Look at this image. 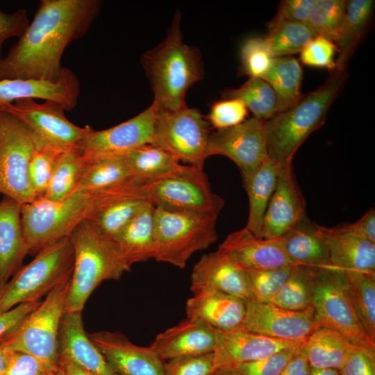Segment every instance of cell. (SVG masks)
I'll use <instances>...</instances> for the list:
<instances>
[{
  "label": "cell",
  "instance_id": "cell-1",
  "mask_svg": "<svg viewBox=\"0 0 375 375\" xmlns=\"http://www.w3.org/2000/svg\"><path fill=\"white\" fill-rule=\"evenodd\" d=\"M99 0H42L29 26L0 61V80L57 82L62 56L87 33L98 15Z\"/></svg>",
  "mask_w": 375,
  "mask_h": 375
},
{
  "label": "cell",
  "instance_id": "cell-2",
  "mask_svg": "<svg viewBox=\"0 0 375 375\" xmlns=\"http://www.w3.org/2000/svg\"><path fill=\"white\" fill-rule=\"evenodd\" d=\"M135 180L98 190H82L58 201L42 198L22 206V224L30 253L67 237L81 222L112 203L142 193Z\"/></svg>",
  "mask_w": 375,
  "mask_h": 375
},
{
  "label": "cell",
  "instance_id": "cell-3",
  "mask_svg": "<svg viewBox=\"0 0 375 375\" xmlns=\"http://www.w3.org/2000/svg\"><path fill=\"white\" fill-rule=\"evenodd\" d=\"M181 15L176 13L162 42L141 58L153 103L159 110H176L185 106L186 92L204 75L199 49L183 41Z\"/></svg>",
  "mask_w": 375,
  "mask_h": 375
},
{
  "label": "cell",
  "instance_id": "cell-4",
  "mask_svg": "<svg viewBox=\"0 0 375 375\" xmlns=\"http://www.w3.org/2000/svg\"><path fill=\"white\" fill-rule=\"evenodd\" d=\"M346 77L344 70L331 71L322 86L265 121L269 157L281 165L292 162L301 144L324 124Z\"/></svg>",
  "mask_w": 375,
  "mask_h": 375
},
{
  "label": "cell",
  "instance_id": "cell-5",
  "mask_svg": "<svg viewBox=\"0 0 375 375\" xmlns=\"http://www.w3.org/2000/svg\"><path fill=\"white\" fill-rule=\"evenodd\" d=\"M74 249V267L66 312H82L94 290L103 281L117 280L131 267L119 256L113 242L103 237L88 221L69 235Z\"/></svg>",
  "mask_w": 375,
  "mask_h": 375
},
{
  "label": "cell",
  "instance_id": "cell-6",
  "mask_svg": "<svg viewBox=\"0 0 375 375\" xmlns=\"http://www.w3.org/2000/svg\"><path fill=\"white\" fill-rule=\"evenodd\" d=\"M74 249L69 236L42 247L0 290V313L24 303L35 302L72 276Z\"/></svg>",
  "mask_w": 375,
  "mask_h": 375
},
{
  "label": "cell",
  "instance_id": "cell-7",
  "mask_svg": "<svg viewBox=\"0 0 375 375\" xmlns=\"http://www.w3.org/2000/svg\"><path fill=\"white\" fill-rule=\"evenodd\" d=\"M217 217L155 207L153 258L183 269L193 253L217 240Z\"/></svg>",
  "mask_w": 375,
  "mask_h": 375
},
{
  "label": "cell",
  "instance_id": "cell-8",
  "mask_svg": "<svg viewBox=\"0 0 375 375\" xmlns=\"http://www.w3.org/2000/svg\"><path fill=\"white\" fill-rule=\"evenodd\" d=\"M71 277L47 295L1 340L11 351L31 355L52 368L60 362L59 334Z\"/></svg>",
  "mask_w": 375,
  "mask_h": 375
},
{
  "label": "cell",
  "instance_id": "cell-9",
  "mask_svg": "<svg viewBox=\"0 0 375 375\" xmlns=\"http://www.w3.org/2000/svg\"><path fill=\"white\" fill-rule=\"evenodd\" d=\"M310 269L312 307L319 326L340 333L356 347L375 351V344L363 330L350 301L343 272L331 267Z\"/></svg>",
  "mask_w": 375,
  "mask_h": 375
},
{
  "label": "cell",
  "instance_id": "cell-10",
  "mask_svg": "<svg viewBox=\"0 0 375 375\" xmlns=\"http://www.w3.org/2000/svg\"><path fill=\"white\" fill-rule=\"evenodd\" d=\"M142 188L155 207L218 215L224 206V199L212 192L203 167L191 165L146 181Z\"/></svg>",
  "mask_w": 375,
  "mask_h": 375
},
{
  "label": "cell",
  "instance_id": "cell-11",
  "mask_svg": "<svg viewBox=\"0 0 375 375\" xmlns=\"http://www.w3.org/2000/svg\"><path fill=\"white\" fill-rule=\"evenodd\" d=\"M36 148L28 126L11 113L0 110V193L22 205L36 200L28 179Z\"/></svg>",
  "mask_w": 375,
  "mask_h": 375
},
{
  "label": "cell",
  "instance_id": "cell-12",
  "mask_svg": "<svg viewBox=\"0 0 375 375\" xmlns=\"http://www.w3.org/2000/svg\"><path fill=\"white\" fill-rule=\"evenodd\" d=\"M210 133L209 122L197 109H158L151 144L179 162L203 167Z\"/></svg>",
  "mask_w": 375,
  "mask_h": 375
},
{
  "label": "cell",
  "instance_id": "cell-13",
  "mask_svg": "<svg viewBox=\"0 0 375 375\" xmlns=\"http://www.w3.org/2000/svg\"><path fill=\"white\" fill-rule=\"evenodd\" d=\"M1 110L11 113L23 122L33 133L38 144L67 151L79 146L92 129L90 126H78L65 116L60 103L45 101L38 103L33 99L17 100Z\"/></svg>",
  "mask_w": 375,
  "mask_h": 375
},
{
  "label": "cell",
  "instance_id": "cell-14",
  "mask_svg": "<svg viewBox=\"0 0 375 375\" xmlns=\"http://www.w3.org/2000/svg\"><path fill=\"white\" fill-rule=\"evenodd\" d=\"M158 108L152 104L134 117L102 131L92 129L79 146L85 160L124 157L132 150L151 144Z\"/></svg>",
  "mask_w": 375,
  "mask_h": 375
},
{
  "label": "cell",
  "instance_id": "cell-15",
  "mask_svg": "<svg viewBox=\"0 0 375 375\" xmlns=\"http://www.w3.org/2000/svg\"><path fill=\"white\" fill-rule=\"evenodd\" d=\"M213 155L230 158L242 178L247 176L268 157L265 121L251 117L233 127L210 133L207 156Z\"/></svg>",
  "mask_w": 375,
  "mask_h": 375
},
{
  "label": "cell",
  "instance_id": "cell-16",
  "mask_svg": "<svg viewBox=\"0 0 375 375\" xmlns=\"http://www.w3.org/2000/svg\"><path fill=\"white\" fill-rule=\"evenodd\" d=\"M319 326L312 308L294 311L270 303L247 302L244 330L275 339L304 343Z\"/></svg>",
  "mask_w": 375,
  "mask_h": 375
},
{
  "label": "cell",
  "instance_id": "cell-17",
  "mask_svg": "<svg viewBox=\"0 0 375 375\" xmlns=\"http://www.w3.org/2000/svg\"><path fill=\"white\" fill-rule=\"evenodd\" d=\"M306 217V201L297 181L292 163L281 165L275 190L265 213L260 238H280Z\"/></svg>",
  "mask_w": 375,
  "mask_h": 375
},
{
  "label": "cell",
  "instance_id": "cell-18",
  "mask_svg": "<svg viewBox=\"0 0 375 375\" xmlns=\"http://www.w3.org/2000/svg\"><path fill=\"white\" fill-rule=\"evenodd\" d=\"M303 343L272 338L244 329H215L214 360L217 369L256 361Z\"/></svg>",
  "mask_w": 375,
  "mask_h": 375
},
{
  "label": "cell",
  "instance_id": "cell-19",
  "mask_svg": "<svg viewBox=\"0 0 375 375\" xmlns=\"http://www.w3.org/2000/svg\"><path fill=\"white\" fill-rule=\"evenodd\" d=\"M88 335L117 375H164L163 362L149 347L138 346L119 332Z\"/></svg>",
  "mask_w": 375,
  "mask_h": 375
},
{
  "label": "cell",
  "instance_id": "cell-20",
  "mask_svg": "<svg viewBox=\"0 0 375 375\" xmlns=\"http://www.w3.org/2000/svg\"><path fill=\"white\" fill-rule=\"evenodd\" d=\"M219 249L244 270L296 265L285 253L280 238H258L245 227L229 234Z\"/></svg>",
  "mask_w": 375,
  "mask_h": 375
},
{
  "label": "cell",
  "instance_id": "cell-21",
  "mask_svg": "<svg viewBox=\"0 0 375 375\" xmlns=\"http://www.w3.org/2000/svg\"><path fill=\"white\" fill-rule=\"evenodd\" d=\"M203 289H215L247 302L251 300L246 271L219 248L203 255L193 267L191 290Z\"/></svg>",
  "mask_w": 375,
  "mask_h": 375
},
{
  "label": "cell",
  "instance_id": "cell-22",
  "mask_svg": "<svg viewBox=\"0 0 375 375\" xmlns=\"http://www.w3.org/2000/svg\"><path fill=\"white\" fill-rule=\"evenodd\" d=\"M215 329L194 318L187 317L159 333L149 346L162 361L214 351Z\"/></svg>",
  "mask_w": 375,
  "mask_h": 375
},
{
  "label": "cell",
  "instance_id": "cell-23",
  "mask_svg": "<svg viewBox=\"0 0 375 375\" xmlns=\"http://www.w3.org/2000/svg\"><path fill=\"white\" fill-rule=\"evenodd\" d=\"M79 93V81L67 67H63L60 78L54 83L22 79L0 80V110L17 100L31 98L56 101L62 105L65 110L69 111L76 107Z\"/></svg>",
  "mask_w": 375,
  "mask_h": 375
},
{
  "label": "cell",
  "instance_id": "cell-24",
  "mask_svg": "<svg viewBox=\"0 0 375 375\" xmlns=\"http://www.w3.org/2000/svg\"><path fill=\"white\" fill-rule=\"evenodd\" d=\"M247 301L215 289L196 291L186 303L187 317L224 331L243 329Z\"/></svg>",
  "mask_w": 375,
  "mask_h": 375
},
{
  "label": "cell",
  "instance_id": "cell-25",
  "mask_svg": "<svg viewBox=\"0 0 375 375\" xmlns=\"http://www.w3.org/2000/svg\"><path fill=\"white\" fill-rule=\"evenodd\" d=\"M82 312H65L59 334L60 358L95 375H117L83 327Z\"/></svg>",
  "mask_w": 375,
  "mask_h": 375
},
{
  "label": "cell",
  "instance_id": "cell-26",
  "mask_svg": "<svg viewBox=\"0 0 375 375\" xmlns=\"http://www.w3.org/2000/svg\"><path fill=\"white\" fill-rule=\"evenodd\" d=\"M328 250L331 267L343 272H375V244L345 226H317Z\"/></svg>",
  "mask_w": 375,
  "mask_h": 375
},
{
  "label": "cell",
  "instance_id": "cell-27",
  "mask_svg": "<svg viewBox=\"0 0 375 375\" xmlns=\"http://www.w3.org/2000/svg\"><path fill=\"white\" fill-rule=\"evenodd\" d=\"M22 206L6 196L0 201V290L30 253L23 233Z\"/></svg>",
  "mask_w": 375,
  "mask_h": 375
},
{
  "label": "cell",
  "instance_id": "cell-28",
  "mask_svg": "<svg viewBox=\"0 0 375 375\" xmlns=\"http://www.w3.org/2000/svg\"><path fill=\"white\" fill-rule=\"evenodd\" d=\"M155 206L148 201L113 242L128 266L153 258Z\"/></svg>",
  "mask_w": 375,
  "mask_h": 375
},
{
  "label": "cell",
  "instance_id": "cell-29",
  "mask_svg": "<svg viewBox=\"0 0 375 375\" xmlns=\"http://www.w3.org/2000/svg\"><path fill=\"white\" fill-rule=\"evenodd\" d=\"M317 226L306 217L280 238L285 253L296 265L313 269L331 267L328 250Z\"/></svg>",
  "mask_w": 375,
  "mask_h": 375
},
{
  "label": "cell",
  "instance_id": "cell-30",
  "mask_svg": "<svg viewBox=\"0 0 375 375\" xmlns=\"http://www.w3.org/2000/svg\"><path fill=\"white\" fill-rule=\"evenodd\" d=\"M281 165L268 156L256 169L242 178L249 205L245 228L256 237L260 238L265 213L275 190Z\"/></svg>",
  "mask_w": 375,
  "mask_h": 375
},
{
  "label": "cell",
  "instance_id": "cell-31",
  "mask_svg": "<svg viewBox=\"0 0 375 375\" xmlns=\"http://www.w3.org/2000/svg\"><path fill=\"white\" fill-rule=\"evenodd\" d=\"M355 347L340 333L320 326L303 343V350L310 368L338 370Z\"/></svg>",
  "mask_w": 375,
  "mask_h": 375
},
{
  "label": "cell",
  "instance_id": "cell-32",
  "mask_svg": "<svg viewBox=\"0 0 375 375\" xmlns=\"http://www.w3.org/2000/svg\"><path fill=\"white\" fill-rule=\"evenodd\" d=\"M374 4L372 0H350L346 2L344 20L335 42L338 52L335 60L336 70H344L367 27Z\"/></svg>",
  "mask_w": 375,
  "mask_h": 375
},
{
  "label": "cell",
  "instance_id": "cell-33",
  "mask_svg": "<svg viewBox=\"0 0 375 375\" xmlns=\"http://www.w3.org/2000/svg\"><path fill=\"white\" fill-rule=\"evenodd\" d=\"M222 95L223 99L242 101L253 117L262 121L289 106L265 80L259 77H250L240 88L226 90Z\"/></svg>",
  "mask_w": 375,
  "mask_h": 375
},
{
  "label": "cell",
  "instance_id": "cell-34",
  "mask_svg": "<svg viewBox=\"0 0 375 375\" xmlns=\"http://www.w3.org/2000/svg\"><path fill=\"white\" fill-rule=\"evenodd\" d=\"M124 157L132 177L142 184L177 172L184 166L153 144L136 148Z\"/></svg>",
  "mask_w": 375,
  "mask_h": 375
},
{
  "label": "cell",
  "instance_id": "cell-35",
  "mask_svg": "<svg viewBox=\"0 0 375 375\" xmlns=\"http://www.w3.org/2000/svg\"><path fill=\"white\" fill-rule=\"evenodd\" d=\"M343 273L346 290L358 319L375 344V272Z\"/></svg>",
  "mask_w": 375,
  "mask_h": 375
},
{
  "label": "cell",
  "instance_id": "cell-36",
  "mask_svg": "<svg viewBox=\"0 0 375 375\" xmlns=\"http://www.w3.org/2000/svg\"><path fill=\"white\" fill-rule=\"evenodd\" d=\"M83 160V167L75 191L103 189L135 180L124 157Z\"/></svg>",
  "mask_w": 375,
  "mask_h": 375
},
{
  "label": "cell",
  "instance_id": "cell-37",
  "mask_svg": "<svg viewBox=\"0 0 375 375\" xmlns=\"http://www.w3.org/2000/svg\"><path fill=\"white\" fill-rule=\"evenodd\" d=\"M147 202L144 192L125 197L101 209L88 221L103 237L114 242Z\"/></svg>",
  "mask_w": 375,
  "mask_h": 375
},
{
  "label": "cell",
  "instance_id": "cell-38",
  "mask_svg": "<svg viewBox=\"0 0 375 375\" xmlns=\"http://www.w3.org/2000/svg\"><path fill=\"white\" fill-rule=\"evenodd\" d=\"M265 37L274 58L291 56L300 52L317 35L305 23L272 20Z\"/></svg>",
  "mask_w": 375,
  "mask_h": 375
},
{
  "label": "cell",
  "instance_id": "cell-39",
  "mask_svg": "<svg viewBox=\"0 0 375 375\" xmlns=\"http://www.w3.org/2000/svg\"><path fill=\"white\" fill-rule=\"evenodd\" d=\"M312 276L310 267L294 265L270 303L282 308L302 311L312 308Z\"/></svg>",
  "mask_w": 375,
  "mask_h": 375
},
{
  "label": "cell",
  "instance_id": "cell-40",
  "mask_svg": "<svg viewBox=\"0 0 375 375\" xmlns=\"http://www.w3.org/2000/svg\"><path fill=\"white\" fill-rule=\"evenodd\" d=\"M302 78L301 65L292 56L273 58L269 69L262 77L289 106L302 96Z\"/></svg>",
  "mask_w": 375,
  "mask_h": 375
},
{
  "label": "cell",
  "instance_id": "cell-41",
  "mask_svg": "<svg viewBox=\"0 0 375 375\" xmlns=\"http://www.w3.org/2000/svg\"><path fill=\"white\" fill-rule=\"evenodd\" d=\"M83 158L79 149L63 151L56 165L43 198L58 201L75 192L82 167Z\"/></svg>",
  "mask_w": 375,
  "mask_h": 375
},
{
  "label": "cell",
  "instance_id": "cell-42",
  "mask_svg": "<svg viewBox=\"0 0 375 375\" xmlns=\"http://www.w3.org/2000/svg\"><path fill=\"white\" fill-rule=\"evenodd\" d=\"M346 1L315 0L306 24L317 35L335 44L345 15Z\"/></svg>",
  "mask_w": 375,
  "mask_h": 375
},
{
  "label": "cell",
  "instance_id": "cell-43",
  "mask_svg": "<svg viewBox=\"0 0 375 375\" xmlns=\"http://www.w3.org/2000/svg\"><path fill=\"white\" fill-rule=\"evenodd\" d=\"M63 151L37 143L28 167V179L36 200L44 197L57 161Z\"/></svg>",
  "mask_w": 375,
  "mask_h": 375
},
{
  "label": "cell",
  "instance_id": "cell-44",
  "mask_svg": "<svg viewBox=\"0 0 375 375\" xmlns=\"http://www.w3.org/2000/svg\"><path fill=\"white\" fill-rule=\"evenodd\" d=\"M293 267L245 270L250 301L270 303L287 280Z\"/></svg>",
  "mask_w": 375,
  "mask_h": 375
},
{
  "label": "cell",
  "instance_id": "cell-45",
  "mask_svg": "<svg viewBox=\"0 0 375 375\" xmlns=\"http://www.w3.org/2000/svg\"><path fill=\"white\" fill-rule=\"evenodd\" d=\"M238 74L262 78L269 69L273 56L265 38H252L242 46Z\"/></svg>",
  "mask_w": 375,
  "mask_h": 375
},
{
  "label": "cell",
  "instance_id": "cell-46",
  "mask_svg": "<svg viewBox=\"0 0 375 375\" xmlns=\"http://www.w3.org/2000/svg\"><path fill=\"white\" fill-rule=\"evenodd\" d=\"M247 108L237 99H223L214 102L208 115V122L217 130L237 126L246 120Z\"/></svg>",
  "mask_w": 375,
  "mask_h": 375
},
{
  "label": "cell",
  "instance_id": "cell-47",
  "mask_svg": "<svg viewBox=\"0 0 375 375\" xmlns=\"http://www.w3.org/2000/svg\"><path fill=\"white\" fill-rule=\"evenodd\" d=\"M302 344L286 349L260 360L238 365L231 369L236 375H279Z\"/></svg>",
  "mask_w": 375,
  "mask_h": 375
},
{
  "label": "cell",
  "instance_id": "cell-48",
  "mask_svg": "<svg viewBox=\"0 0 375 375\" xmlns=\"http://www.w3.org/2000/svg\"><path fill=\"white\" fill-rule=\"evenodd\" d=\"M217 370L213 352L163 362L164 375H215Z\"/></svg>",
  "mask_w": 375,
  "mask_h": 375
},
{
  "label": "cell",
  "instance_id": "cell-49",
  "mask_svg": "<svg viewBox=\"0 0 375 375\" xmlns=\"http://www.w3.org/2000/svg\"><path fill=\"white\" fill-rule=\"evenodd\" d=\"M336 44L331 40L316 35L300 51L301 62L309 67L335 69Z\"/></svg>",
  "mask_w": 375,
  "mask_h": 375
},
{
  "label": "cell",
  "instance_id": "cell-50",
  "mask_svg": "<svg viewBox=\"0 0 375 375\" xmlns=\"http://www.w3.org/2000/svg\"><path fill=\"white\" fill-rule=\"evenodd\" d=\"M56 369L28 353L12 351L3 375H48Z\"/></svg>",
  "mask_w": 375,
  "mask_h": 375
},
{
  "label": "cell",
  "instance_id": "cell-51",
  "mask_svg": "<svg viewBox=\"0 0 375 375\" xmlns=\"http://www.w3.org/2000/svg\"><path fill=\"white\" fill-rule=\"evenodd\" d=\"M338 371L340 375H375V351L355 347Z\"/></svg>",
  "mask_w": 375,
  "mask_h": 375
},
{
  "label": "cell",
  "instance_id": "cell-52",
  "mask_svg": "<svg viewBox=\"0 0 375 375\" xmlns=\"http://www.w3.org/2000/svg\"><path fill=\"white\" fill-rule=\"evenodd\" d=\"M30 24L27 10L21 8L12 13L0 10V61L5 41L10 38H19Z\"/></svg>",
  "mask_w": 375,
  "mask_h": 375
},
{
  "label": "cell",
  "instance_id": "cell-53",
  "mask_svg": "<svg viewBox=\"0 0 375 375\" xmlns=\"http://www.w3.org/2000/svg\"><path fill=\"white\" fill-rule=\"evenodd\" d=\"M315 0H285L278 7L274 21H292L306 24Z\"/></svg>",
  "mask_w": 375,
  "mask_h": 375
},
{
  "label": "cell",
  "instance_id": "cell-54",
  "mask_svg": "<svg viewBox=\"0 0 375 375\" xmlns=\"http://www.w3.org/2000/svg\"><path fill=\"white\" fill-rule=\"evenodd\" d=\"M40 301L21 303L6 312L0 313V341L33 311Z\"/></svg>",
  "mask_w": 375,
  "mask_h": 375
},
{
  "label": "cell",
  "instance_id": "cell-55",
  "mask_svg": "<svg viewBox=\"0 0 375 375\" xmlns=\"http://www.w3.org/2000/svg\"><path fill=\"white\" fill-rule=\"evenodd\" d=\"M352 233L375 244V210H368L358 221L345 224Z\"/></svg>",
  "mask_w": 375,
  "mask_h": 375
},
{
  "label": "cell",
  "instance_id": "cell-56",
  "mask_svg": "<svg viewBox=\"0 0 375 375\" xmlns=\"http://www.w3.org/2000/svg\"><path fill=\"white\" fill-rule=\"evenodd\" d=\"M303 344L279 375H309L310 367L303 352Z\"/></svg>",
  "mask_w": 375,
  "mask_h": 375
},
{
  "label": "cell",
  "instance_id": "cell-57",
  "mask_svg": "<svg viewBox=\"0 0 375 375\" xmlns=\"http://www.w3.org/2000/svg\"><path fill=\"white\" fill-rule=\"evenodd\" d=\"M59 367L64 375H95L63 358H60Z\"/></svg>",
  "mask_w": 375,
  "mask_h": 375
},
{
  "label": "cell",
  "instance_id": "cell-58",
  "mask_svg": "<svg viewBox=\"0 0 375 375\" xmlns=\"http://www.w3.org/2000/svg\"><path fill=\"white\" fill-rule=\"evenodd\" d=\"M12 353V351L0 341V375H3Z\"/></svg>",
  "mask_w": 375,
  "mask_h": 375
},
{
  "label": "cell",
  "instance_id": "cell-59",
  "mask_svg": "<svg viewBox=\"0 0 375 375\" xmlns=\"http://www.w3.org/2000/svg\"><path fill=\"white\" fill-rule=\"evenodd\" d=\"M309 375H340L335 369H315L310 368Z\"/></svg>",
  "mask_w": 375,
  "mask_h": 375
},
{
  "label": "cell",
  "instance_id": "cell-60",
  "mask_svg": "<svg viewBox=\"0 0 375 375\" xmlns=\"http://www.w3.org/2000/svg\"><path fill=\"white\" fill-rule=\"evenodd\" d=\"M215 375H236V374L231 369H219L217 370Z\"/></svg>",
  "mask_w": 375,
  "mask_h": 375
},
{
  "label": "cell",
  "instance_id": "cell-61",
  "mask_svg": "<svg viewBox=\"0 0 375 375\" xmlns=\"http://www.w3.org/2000/svg\"><path fill=\"white\" fill-rule=\"evenodd\" d=\"M48 375H64L61 368L59 367L58 369L51 371Z\"/></svg>",
  "mask_w": 375,
  "mask_h": 375
}]
</instances>
